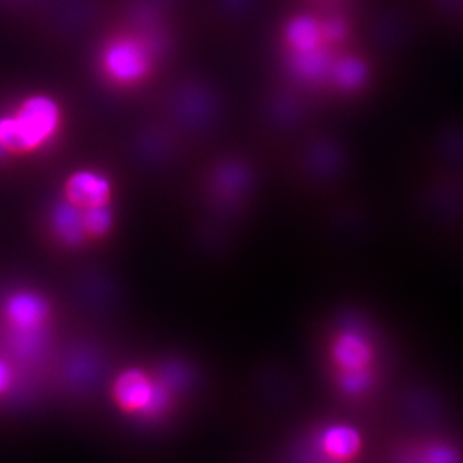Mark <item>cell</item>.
Returning a JSON list of instances; mask_svg holds the SVG:
<instances>
[{
	"label": "cell",
	"instance_id": "11",
	"mask_svg": "<svg viewBox=\"0 0 463 463\" xmlns=\"http://www.w3.org/2000/svg\"><path fill=\"white\" fill-rule=\"evenodd\" d=\"M11 385V372L5 363L0 362V394L5 393Z\"/></svg>",
	"mask_w": 463,
	"mask_h": 463
},
{
	"label": "cell",
	"instance_id": "7",
	"mask_svg": "<svg viewBox=\"0 0 463 463\" xmlns=\"http://www.w3.org/2000/svg\"><path fill=\"white\" fill-rule=\"evenodd\" d=\"M362 439L356 429L349 425H333L322 432L320 448L331 459L349 461L360 452Z\"/></svg>",
	"mask_w": 463,
	"mask_h": 463
},
{
	"label": "cell",
	"instance_id": "8",
	"mask_svg": "<svg viewBox=\"0 0 463 463\" xmlns=\"http://www.w3.org/2000/svg\"><path fill=\"white\" fill-rule=\"evenodd\" d=\"M52 224L54 232L68 246H79L86 240L84 231L83 210L63 200L54 209Z\"/></svg>",
	"mask_w": 463,
	"mask_h": 463
},
{
	"label": "cell",
	"instance_id": "1",
	"mask_svg": "<svg viewBox=\"0 0 463 463\" xmlns=\"http://www.w3.org/2000/svg\"><path fill=\"white\" fill-rule=\"evenodd\" d=\"M65 126V111L52 93L23 95L0 113V162L29 158L57 143Z\"/></svg>",
	"mask_w": 463,
	"mask_h": 463
},
{
	"label": "cell",
	"instance_id": "6",
	"mask_svg": "<svg viewBox=\"0 0 463 463\" xmlns=\"http://www.w3.org/2000/svg\"><path fill=\"white\" fill-rule=\"evenodd\" d=\"M5 315L14 330L32 332L43 324L48 315V305L34 294H17L8 300Z\"/></svg>",
	"mask_w": 463,
	"mask_h": 463
},
{
	"label": "cell",
	"instance_id": "2",
	"mask_svg": "<svg viewBox=\"0 0 463 463\" xmlns=\"http://www.w3.org/2000/svg\"><path fill=\"white\" fill-rule=\"evenodd\" d=\"M113 402L126 414H155L167 401V394L151 376L140 368H129L117 376L111 389Z\"/></svg>",
	"mask_w": 463,
	"mask_h": 463
},
{
	"label": "cell",
	"instance_id": "4",
	"mask_svg": "<svg viewBox=\"0 0 463 463\" xmlns=\"http://www.w3.org/2000/svg\"><path fill=\"white\" fill-rule=\"evenodd\" d=\"M330 359L338 375L374 374V347L358 331H341L336 335L331 342Z\"/></svg>",
	"mask_w": 463,
	"mask_h": 463
},
{
	"label": "cell",
	"instance_id": "10",
	"mask_svg": "<svg viewBox=\"0 0 463 463\" xmlns=\"http://www.w3.org/2000/svg\"><path fill=\"white\" fill-rule=\"evenodd\" d=\"M83 223L86 239H104L113 227V214L110 205L83 210Z\"/></svg>",
	"mask_w": 463,
	"mask_h": 463
},
{
	"label": "cell",
	"instance_id": "9",
	"mask_svg": "<svg viewBox=\"0 0 463 463\" xmlns=\"http://www.w3.org/2000/svg\"><path fill=\"white\" fill-rule=\"evenodd\" d=\"M286 38L294 53L309 52L317 50L320 30L311 18L299 17L288 23Z\"/></svg>",
	"mask_w": 463,
	"mask_h": 463
},
{
	"label": "cell",
	"instance_id": "5",
	"mask_svg": "<svg viewBox=\"0 0 463 463\" xmlns=\"http://www.w3.org/2000/svg\"><path fill=\"white\" fill-rule=\"evenodd\" d=\"M66 203L80 210L110 205L113 187L104 174L95 170H77L63 185Z\"/></svg>",
	"mask_w": 463,
	"mask_h": 463
},
{
	"label": "cell",
	"instance_id": "3",
	"mask_svg": "<svg viewBox=\"0 0 463 463\" xmlns=\"http://www.w3.org/2000/svg\"><path fill=\"white\" fill-rule=\"evenodd\" d=\"M101 70L111 83L128 86L142 79L150 68L146 47L133 38H115L101 52Z\"/></svg>",
	"mask_w": 463,
	"mask_h": 463
}]
</instances>
